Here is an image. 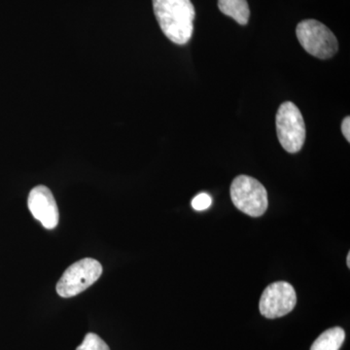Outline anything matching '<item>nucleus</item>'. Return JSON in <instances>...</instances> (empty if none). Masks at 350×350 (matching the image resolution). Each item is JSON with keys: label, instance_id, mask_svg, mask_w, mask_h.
<instances>
[{"label": "nucleus", "instance_id": "nucleus-1", "mask_svg": "<svg viewBox=\"0 0 350 350\" xmlns=\"http://www.w3.org/2000/svg\"><path fill=\"white\" fill-rule=\"evenodd\" d=\"M161 29L172 42L184 45L194 31L195 7L191 0H152Z\"/></svg>", "mask_w": 350, "mask_h": 350}, {"label": "nucleus", "instance_id": "nucleus-2", "mask_svg": "<svg viewBox=\"0 0 350 350\" xmlns=\"http://www.w3.org/2000/svg\"><path fill=\"white\" fill-rule=\"evenodd\" d=\"M231 198L234 206L251 217H260L268 208V192L257 179L239 175L232 182Z\"/></svg>", "mask_w": 350, "mask_h": 350}, {"label": "nucleus", "instance_id": "nucleus-3", "mask_svg": "<svg viewBox=\"0 0 350 350\" xmlns=\"http://www.w3.org/2000/svg\"><path fill=\"white\" fill-rule=\"evenodd\" d=\"M296 34L301 47L313 57L330 59L338 52V43L335 34L319 21H301L297 25Z\"/></svg>", "mask_w": 350, "mask_h": 350}, {"label": "nucleus", "instance_id": "nucleus-4", "mask_svg": "<svg viewBox=\"0 0 350 350\" xmlns=\"http://www.w3.org/2000/svg\"><path fill=\"white\" fill-rule=\"evenodd\" d=\"M276 133L282 148L297 153L306 140V125L300 109L291 101L282 103L275 116Z\"/></svg>", "mask_w": 350, "mask_h": 350}, {"label": "nucleus", "instance_id": "nucleus-5", "mask_svg": "<svg viewBox=\"0 0 350 350\" xmlns=\"http://www.w3.org/2000/svg\"><path fill=\"white\" fill-rule=\"evenodd\" d=\"M103 273L100 262L85 258L75 262L66 271L57 284V292L63 298H71L92 286Z\"/></svg>", "mask_w": 350, "mask_h": 350}, {"label": "nucleus", "instance_id": "nucleus-6", "mask_svg": "<svg viewBox=\"0 0 350 350\" xmlns=\"http://www.w3.org/2000/svg\"><path fill=\"white\" fill-rule=\"evenodd\" d=\"M297 295L290 283H271L262 292L259 310L262 317L269 319H280L294 310Z\"/></svg>", "mask_w": 350, "mask_h": 350}, {"label": "nucleus", "instance_id": "nucleus-7", "mask_svg": "<svg viewBox=\"0 0 350 350\" xmlns=\"http://www.w3.org/2000/svg\"><path fill=\"white\" fill-rule=\"evenodd\" d=\"M27 206L32 216L45 229H55L59 224V214L56 200L46 186L39 185L32 189L27 199Z\"/></svg>", "mask_w": 350, "mask_h": 350}, {"label": "nucleus", "instance_id": "nucleus-8", "mask_svg": "<svg viewBox=\"0 0 350 350\" xmlns=\"http://www.w3.org/2000/svg\"><path fill=\"white\" fill-rule=\"evenodd\" d=\"M218 7L221 12L239 25H245L250 20V6L246 0H218Z\"/></svg>", "mask_w": 350, "mask_h": 350}, {"label": "nucleus", "instance_id": "nucleus-9", "mask_svg": "<svg viewBox=\"0 0 350 350\" xmlns=\"http://www.w3.org/2000/svg\"><path fill=\"white\" fill-rule=\"evenodd\" d=\"M345 332L340 327H334L322 333L314 340L310 350H340L344 344Z\"/></svg>", "mask_w": 350, "mask_h": 350}, {"label": "nucleus", "instance_id": "nucleus-10", "mask_svg": "<svg viewBox=\"0 0 350 350\" xmlns=\"http://www.w3.org/2000/svg\"><path fill=\"white\" fill-rule=\"evenodd\" d=\"M76 350H110V349L103 338L96 334L89 333Z\"/></svg>", "mask_w": 350, "mask_h": 350}, {"label": "nucleus", "instance_id": "nucleus-11", "mask_svg": "<svg viewBox=\"0 0 350 350\" xmlns=\"http://www.w3.org/2000/svg\"><path fill=\"white\" fill-rule=\"evenodd\" d=\"M213 204V199L206 193H200L192 200V207L197 211H206Z\"/></svg>", "mask_w": 350, "mask_h": 350}, {"label": "nucleus", "instance_id": "nucleus-12", "mask_svg": "<svg viewBox=\"0 0 350 350\" xmlns=\"http://www.w3.org/2000/svg\"><path fill=\"white\" fill-rule=\"evenodd\" d=\"M342 131L344 137L347 138V142H350V118L349 116L345 117L342 124Z\"/></svg>", "mask_w": 350, "mask_h": 350}, {"label": "nucleus", "instance_id": "nucleus-13", "mask_svg": "<svg viewBox=\"0 0 350 350\" xmlns=\"http://www.w3.org/2000/svg\"><path fill=\"white\" fill-rule=\"evenodd\" d=\"M347 267H349V268H350V253H349V255H347Z\"/></svg>", "mask_w": 350, "mask_h": 350}]
</instances>
